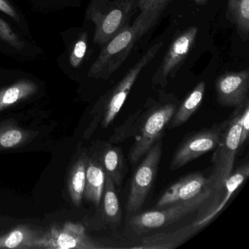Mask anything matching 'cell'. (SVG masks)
<instances>
[{
	"label": "cell",
	"instance_id": "18",
	"mask_svg": "<svg viewBox=\"0 0 249 249\" xmlns=\"http://www.w3.org/2000/svg\"><path fill=\"white\" fill-rule=\"evenodd\" d=\"M38 87L31 80L22 79L0 90V112L37 93Z\"/></svg>",
	"mask_w": 249,
	"mask_h": 249
},
{
	"label": "cell",
	"instance_id": "24",
	"mask_svg": "<svg viewBox=\"0 0 249 249\" xmlns=\"http://www.w3.org/2000/svg\"><path fill=\"white\" fill-rule=\"evenodd\" d=\"M142 109L136 110L133 114L130 115L121 126L114 129L113 135L109 140V142L113 144L124 142L128 138H132L135 132V124L137 119L141 114Z\"/></svg>",
	"mask_w": 249,
	"mask_h": 249
},
{
	"label": "cell",
	"instance_id": "28",
	"mask_svg": "<svg viewBox=\"0 0 249 249\" xmlns=\"http://www.w3.org/2000/svg\"><path fill=\"white\" fill-rule=\"evenodd\" d=\"M249 103L246 104L242 118L240 129V147L242 146L249 138Z\"/></svg>",
	"mask_w": 249,
	"mask_h": 249
},
{
	"label": "cell",
	"instance_id": "23",
	"mask_svg": "<svg viewBox=\"0 0 249 249\" xmlns=\"http://www.w3.org/2000/svg\"><path fill=\"white\" fill-rule=\"evenodd\" d=\"M30 137V132L13 122L0 123V151L15 148L23 145Z\"/></svg>",
	"mask_w": 249,
	"mask_h": 249
},
{
	"label": "cell",
	"instance_id": "22",
	"mask_svg": "<svg viewBox=\"0 0 249 249\" xmlns=\"http://www.w3.org/2000/svg\"><path fill=\"white\" fill-rule=\"evenodd\" d=\"M38 236L27 227H17L0 237V249H33V243Z\"/></svg>",
	"mask_w": 249,
	"mask_h": 249
},
{
	"label": "cell",
	"instance_id": "29",
	"mask_svg": "<svg viewBox=\"0 0 249 249\" xmlns=\"http://www.w3.org/2000/svg\"><path fill=\"white\" fill-rule=\"evenodd\" d=\"M0 11H2L16 21H19V15L14 6L8 2V0H0Z\"/></svg>",
	"mask_w": 249,
	"mask_h": 249
},
{
	"label": "cell",
	"instance_id": "2",
	"mask_svg": "<svg viewBox=\"0 0 249 249\" xmlns=\"http://www.w3.org/2000/svg\"><path fill=\"white\" fill-rule=\"evenodd\" d=\"M160 17L141 13L132 25L126 26L102 47L101 52L89 71L88 76L107 80L123 65L135 43L158 22Z\"/></svg>",
	"mask_w": 249,
	"mask_h": 249
},
{
	"label": "cell",
	"instance_id": "4",
	"mask_svg": "<svg viewBox=\"0 0 249 249\" xmlns=\"http://www.w3.org/2000/svg\"><path fill=\"white\" fill-rule=\"evenodd\" d=\"M249 97L246 98L227 118V126L223 131L218 145L213 154L212 170L208 178V186L211 192L221 187L232 172L234 158L240 148V129L242 118Z\"/></svg>",
	"mask_w": 249,
	"mask_h": 249
},
{
	"label": "cell",
	"instance_id": "30",
	"mask_svg": "<svg viewBox=\"0 0 249 249\" xmlns=\"http://www.w3.org/2000/svg\"><path fill=\"white\" fill-rule=\"evenodd\" d=\"M196 5L199 6H202V5H206L208 2H211L212 0H193Z\"/></svg>",
	"mask_w": 249,
	"mask_h": 249
},
{
	"label": "cell",
	"instance_id": "7",
	"mask_svg": "<svg viewBox=\"0 0 249 249\" xmlns=\"http://www.w3.org/2000/svg\"><path fill=\"white\" fill-rule=\"evenodd\" d=\"M227 122V119L210 127L186 135L173 154L170 161V170H178L203 154L213 151L219 142Z\"/></svg>",
	"mask_w": 249,
	"mask_h": 249
},
{
	"label": "cell",
	"instance_id": "8",
	"mask_svg": "<svg viewBox=\"0 0 249 249\" xmlns=\"http://www.w3.org/2000/svg\"><path fill=\"white\" fill-rule=\"evenodd\" d=\"M211 192V191H207L192 200L164 207L161 210L135 213L129 219V227L133 232L140 235L173 224L185 215L196 211Z\"/></svg>",
	"mask_w": 249,
	"mask_h": 249
},
{
	"label": "cell",
	"instance_id": "25",
	"mask_svg": "<svg viewBox=\"0 0 249 249\" xmlns=\"http://www.w3.org/2000/svg\"><path fill=\"white\" fill-rule=\"evenodd\" d=\"M87 48H88V35L87 32H83L75 42L70 56V64L72 68H78L82 63L87 54Z\"/></svg>",
	"mask_w": 249,
	"mask_h": 249
},
{
	"label": "cell",
	"instance_id": "17",
	"mask_svg": "<svg viewBox=\"0 0 249 249\" xmlns=\"http://www.w3.org/2000/svg\"><path fill=\"white\" fill-rule=\"evenodd\" d=\"M105 182L106 173L103 167L94 157H89L84 196L97 207L100 206L101 202Z\"/></svg>",
	"mask_w": 249,
	"mask_h": 249
},
{
	"label": "cell",
	"instance_id": "13",
	"mask_svg": "<svg viewBox=\"0 0 249 249\" xmlns=\"http://www.w3.org/2000/svg\"><path fill=\"white\" fill-rule=\"evenodd\" d=\"M217 102L222 107H234L249 97V70L227 72L215 81Z\"/></svg>",
	"mask_w": 249,
	"mask_h": 249
},
{
	"label": "cell",
	"instance_id": "9",
	"mask_svg": "<svg viewBox=\"0 0 249 249\" xmlns=\"http://www.w3.org/2000/svg\"><path fill=\"white\" fill-rule=\"evenodd\" d=\"M199 28L192 26L175 36L166 52L161 65L153 75V86L165 87L169 79L174 78L189 53L193 49L197 38Z\"/></svg>",
	"mask_w": 249,
	"mask_h": 249
},
{
	"label": "cell",
	"instance_id": "27",
	"mask_svg": "<svg viewBox=\"0 0 249 249\" xmlns=\"http://www.w3.org/2000/svg\"><path fill=\"white\" fill-rule=\"evenodd\" d=\"M171 0H138V9L141 13L161 17Z\"/></svg>",
	"mask_w": 249,
	"mask_h": 249
},
{
	"label": "cell",
	"instance_id": "12",
	"mask_svg": "<svg viewBox=\"0 0 249 249\" xmlns=\"http://www.w3.org/2000/svg\"><path fill=\"white\" fill-rule=\"evenodd\" d=\"M207 191H211L207 178L200 173L183 176L167 188L157 202V208L192 200Z\"/></svg>",
	"mask_w": 249,
	"mask_h": 249
},
{
	"label": "cell",
	"instance_id": "19",
	"mask_svg": "<svg viewBox=\"0 0 249 249\" xmlns=\"http://www.w3.org/2000/svg\"><path fill=\"white\" fill-rule=\"evenodd\" d=\"M226 15L230 23L234 24L239 37L243 41L249 39V0H227Z\"/></svg>",
	"mask_w": 249,
	"mask_h": 249
},
{
	"label": "cell",
	"instance_id": "20",
	"mask_svg": "<svg viewBox=\"0 0 249 249\" xmlns=\"http://www.w3.org/2000/svg\"><path fill=\"white\" fill-rule=\"evenodd\" d=\"M115 186L113 180L106 175V182L102 196L103 215L108 224L117 226L122 221V212Z\"/></svg>",
	"mask_w": 249,
	"mask_h": 249
},
{
	"label": "cell",
	"instance_id": "1",
	"mask_svg": "<svg viewBox=\"0 0 249 249\" xmlns=\"http://www.w3.org/2000/svg\"><path fill=\"white\" fill-rule=\"evenodd\" d=\"M178 105V100L174 94L164 91H160L159 100L148 99L135 124L132 136L135 141L128 154L131 164H137L162 137Z\"/></svg>",
	"mask_w": 249,
	"mask_h": 249
},
{
	"label": "cell",
	"instance_id": "16",
	"mask_svg": "<svg viewBox=\"0 0 249 249\" xmlns=\"http://www.w3.org/2000/svg\"><path fill=\"white\" fill-rule=\"evenodd\" d=\"M205 86L204 81L198 83L185 97L183 102L178 105L170 123L167 125L168 129H175L181 126L198 110L203 101Z\"/></svg>",
	"mask_w": 249,
	"mask_h": 249
},
{
	"label": "cell",
	"instance_id": "15",
	"mask_svg": "<svg viewBox=\"0 0 249 249\" xmlns=\"http://www.w3.org/2000/svg\"><path fill=\"white\" fill-rule=\"evenodd\" d=\"M202 230L195 222L170 232L155 233L143 237L141 246L132 247L135 249H174L181 246L192 236Z\"/></svg>",
	"mask_w": 249,
	"mask_h": 249
},
{
	"label": "cell",
	"instance_id": "3",
	"mask_svg": "<svg viewBox=\"0 0 249 249\" xmlns=\"http://www.w3.org/2000/svg\"><path fill=\"white\" fill-rule=\"evenodd\" d=\"M138 9V0H92L87 18L95 26L94 44L100 47L129 25Z\"/></svg>",
	"mask_w": 249,
	"mask_h": 249
},
{
	"label": "cell",
	"instance_id": "5",
	"mask_svg": "<svg viewBox=\"0 0 249 249\" xmlns=\"http://www.w3.org/2000/svg\"><path fill=\"white\" fill-rule=\"evenodd\" d=\"M163 43H156L147 50L127 73L111 89L107 91L97 105V122L101 121L103 128L108 127L116 119L127 99L134 84L142 70L156 57Z\"/></svg>",
	"mask_w": 249,
	"mask_h": 249
},
{
	"label": "cell",
	"instance_id": "11",
	"mask_svg": "<svg viewBox=\"0 0 249 249\" xmlns=\"http://www.w3.org/2000/svg\"><path fill=\"white\" fill-rule=\"evenodd\" d=\"M33 249H99L105 246L94 241L86 232L84 226L68 222L62 227H53L43 235L37 237Z\"/></svg>",
	"mask_w": 249,
	"mask_h": 249
},
{
	"label": "cell",
	"instance_id": "14",
	"mask_svg": "<svg viewBox=\"0 0 249 249\" xmlns=\"http://www.w3.org/2000/svg\"><path fill=\"white\" fill-rule=\"evenodd\" d=\"M97 152L93 156L103 167L116 186H120L124 176L125 161L123 149L110 142H102L97 145Z\"/></svg>",
	"mask_w": 249,
	"mask_h": 249
},
{
	"label": "cell",
	"instance_id": "26",
	"mask_svg": "<svg viewBox=\"0 0 249 249\" xmlns=\"http://www.w3.org/2000/svg\"><path fill=\"white\" fill-rule=\"evenodd\" d=\"M0 40H2L7 44L18 50H21L25 46L24 42L10 27L9 24L1 18H0Z\"/></svg>",
	"mask_w": 249,
	"mask_h": 249
},
{
	"label": "cell",
	"instance_id": "6",
	"mask_svg": "<svg viewBox=\"0 0 249 249\" xmlns=\"http://www.w3.org/2000/svg\"><path fill=\"white\" fill-rule=\"evenodd\" d=\"M161 156L162 137L143 156V160L132 176L126 205L128 213H136L145 203L155 181Z\"/></svg>",
	"mask_w": 249,
	"mask_h": 249
},
{
	"label": "cell",
	"instance_id": "10",
	"mask_svg": "<svg viewBox=\"0 0 249 249\" xmlns=\"http://www.w3.org/2000/svg\"><path fill=\"white\" fill-rule=\"evenodd\" d=\"M249 176V163L247 161L231 172L223 186L211 192L198 208L197 216L194 222L203 229L213 221L225 208L234 192L246 181Z\"/></svg>",
	"mask_w": 249,
	"mask_h": 249
},
{
	"label": "cell",
	"instance_id": "21",
	"mask_svg": "<svg viewBox=\"0 0 249 249\" xmlns=\"http://www.w3.org/2000/svg\"><path fill=\"white\" fill-rule=\"evenodd\" d=\"M88 156L83 154L74 164L68 180V189L71 199L75 206H81L85 187L86 170Z\"/></svg>",
	"mask_w": 249,
	"mask_h": 249
}]
</instances>
